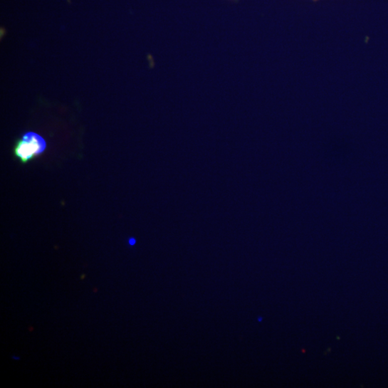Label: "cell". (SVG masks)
<instances>
[{"instance_id":"1","label":"cell","mask_w":388,"mask_h":388,"mask_svg":"<svg viewBox=\"0 0 388 388\" xmlns=\"http://www.w3.org/2000/svg\"><path fill=\"white\" fill-rule=\"evenodd\" d=\"M46 149V142L43 137L36 132H28L16 142L14 155L23 164H26L42 154Z\"/></svg>"},{"instance_id":"2","label":"cell","mask_w":388,"mask_h":388,"mask_svg":"<svg viewBox=\"0 0 388 388\" xmlns=\"http://www.w3.org/2000/svg\"><path fill=\"white\" fill-rule=\"evenodd\" d=\"M129 243H130V244L131 246H134L135 244L136 241L134 239H130Z\"/></svg>"},{"instance_id":"3","label":"cell","mask_w":388,"mask_h":388,"mask_svg":"<svg viewBox=\"0 0 388 388\" xmlns=\"http://www.w3.org/2000/svg\"><path fill=\"white\" fill-rule=\"evenodd\" d=\"M13 358H14V360H19V357H14Z\"/></svg>"}]
</instances>
